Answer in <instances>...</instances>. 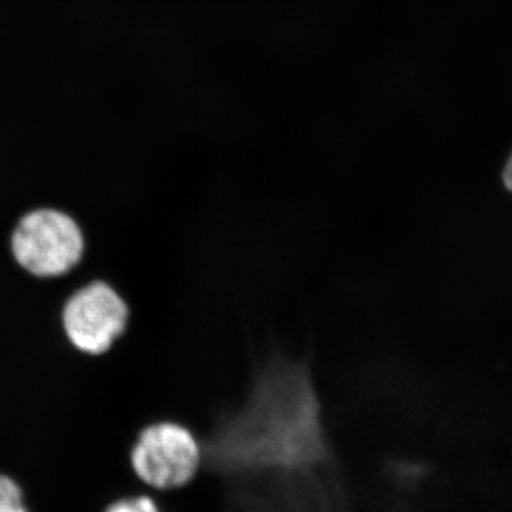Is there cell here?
Returning a JSON list of instances; mask_svg holds the SVG:
<instances>
[{
  "instance_id": "2",
  "label": "cell",
  "mask_w": 512,
  "mask_h": 512,
  "mask_svg": "<svg viewBox=\"0 0 512 512\" xmlns=\"http://www.w3.org/2000/svg\"><path fill=\"white\" fill-rule=\"evenodd\" d=\"M12 254L20 268L37 278L69 274L82 261V228L66 212L39 208L20 218L13 229Z\"/></svg>"
},
{
  "instance_id": "3",
  "label": "cell",
  "mask_w": 512,
  "mask_h": 512,
  "mask_svg": "<svg viewBox=\"0 0 512 512\" xmlns=\"http://www.w3.org/2000/svg\"><path fill=\"white\" fill-rule=\"evenodd\" d=\"M128 316L120 293L106 282L94 281L67 299L62 323L74 348L87 355H103L126 332Z\"/></svg>"
},
{
  "instance_id": "6",
  "label": "cell",
  "mask_w": 512,
  "mask_h": 512,
  "mask_svg": "<svg viewBox=\"0 0 512 512\" xmlns=\"http://www.w3.org/2000/svg\"><path fill=\"white\" fill-rule=\"evenodd\" d=\"M500 181L504 190L512 195V150L508 157L505 158L503 167H501Z\"/></svg>"
},
{
  "instance_id": "4",
  "label": "cell",
  "mask_w": 512,
  "mask_h": 512,
  "mask_svg": "<svg viewBox=\"0 0 512 512\" xmlns=\"http://www.w3.org/2000/svg\"><path fill=\"white\" fill-rule=\"evenodd\" d=\"M0 512H28L19 485L6 476H0Z\"/></svg>"
},
{
  "instance_id": "1",
  "label": "cell",
  "mask_w": 512,
  "mask_h": 512,
  "mask_svg": "<svg viewBox=\"0 0 512 512\" xmlns=\"http://www.w3.org/2000/svg\"><path fill=\"white\" fill-rule=\"evenodd\" d=\"M130 464L141 483L167 493L187 487L200 474L204 448L185 424L157 421L138 433Z\"/></svg>"
},
{
  "instance_id": "5",
  "label": "cell",
  "mask_w": 512,
  "mask_h": 512,
  "mask_svg": "<svg viewBox=\"0 0 512 512\" xmlns=\"http://www.w3.org/2000/svg\"><path fill=\"white\" fill-rule=\"evenodd\" d=\"M106 512H163L160 505L150 495H136L123 498L107 508Z\"/></svg>"
}]
</instances>
